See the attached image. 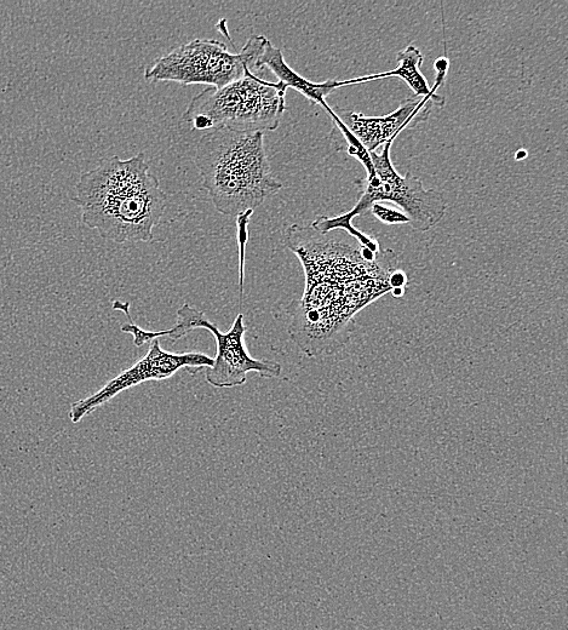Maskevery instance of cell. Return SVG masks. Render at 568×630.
I'll return each mask as SVG.
<instances>
[{
	"instance_id": "1",
	"label": "cell",
	"mask_w": 568,
	"mask_h": 630,
	"mask_svg": "<svg viewBox=\"0 0 568 630\" xmlns=\"http://www.w3.org/2000/svg\"><path fill=\"white\" fill-rule=\"evenodd\" d=\"M73 202L82 210L84 225L97 229L103 239L151 243L168 196L140 153L126 160L102 159L97 168L80 176Z\"/></svg>"
},
{
	"instance_id": "2",
	"label": "cell",
	"mask_w": 568,
	"mask_h": 630,
	"mask_svg": "<svg viewBox=\"0 0 568 630\" xmlns=\"http://www.w3.org/2000/svg\"><path fill=\"white\" fill-rule=\"evenodd\" d=\"M195 164L212 203L223 215L237 217L255 210L284 186L272 173L263 133L209 131L198 142Z\"/></svg>"
},
{
	"instance_id": "3",
	"label": "cell",
	"mask_w": 568,
	"mask_h": 630,
	"mask_svg": "<svg viewBox=\"0 0 568 630\" xmlns=\"http://www.w3.org/2000/svg\"><path fill=\"white\" fill-rule=\"evenodd\" d=\"M389 291L388 276L306 284L301 299L286 307L290 339L309 358L334 353L348 341L354 315Z\"/></svg>"
},
{
	"instance_id": "4",
	"label": "cell",
	"mask_w": 568,
	"mask_h": 630,
	"mask_svg": "<svg viewBox=\"0 0 568 630\" xmlns=\"http://www.w3.org/2000/svg\"><path fill=\"white\" fill-rule=\"evenodd\" d=\"M283 83L258 78L246 68L244 76L225 87L206 88L189 103L183 120L192 130L232 129L263 133L279 128L286 110Z\"/></svg>"
},
{
	"instance_id": "5",
	"label": "cell",
	"mask_w": 568,
	"mask_h": 630,
	"mask_svg": "<svg viewBox=\"0 0 568 630\" xmlns=\"http://www.w3.org/2000/svg\"><path fill=\"white\" fill-rule=\"evenodd\" d=\"M392 143H386L381 151L370 153L375 174L370 179L357 182L363 192L354 208L336 217H317L311 225L315 231L327 233L343 229L351 233L354 231L355 217L366 214L376 203L386 202L397 205L409 217L410 227L418 232H428L444 219L447 203L443 193L427 189L411 173L401 176L390 159Z\"/></svg>"
},
{
	"instance_id": "6",
	"label": "cell",
	"mask_w": 568,
	"mask_h": 630,
	"mask_svg": "<svg viewBox=\"0 0 568 630\" xmlns=\"http://www.w3.org/2000/svg\"><path fill=\"white\" fill-rule=\"evenodd\" d=\"M197 329L208 330L215 337L216 357L211 368L206 369V382L210 386L215 388L244 386L250 372H256L262 378L280 377L281 365L279 363L274 360L252 358L248 352L244 339L248 328L244 323L243 314L237 315L231 329L222 332L205 317L203 312L185 303L177 311L175 326L169 330L147 331L133 323L126 325L125 332L133 335L136 347H142L164 336H168L175 343Z\"/></svg>"
},
{
	"instance_id": "7",
	"label": "cell",
	"mask_w": 568,
	"mask_h": 630,
	"mask_svg": "<svg viewBox=\"0 0 568 630\" xmlns=\"http://www.w3.org/2000/svg\"><path fill=\"white\" fill-rule=\"evenodd\" d=\"M265 36H252L238 54L215 39H193L179 45L153 63L145 72L149 83L175 82L181 85L204 84L220 89L244 76L254 67L266 42Z\"/></svg>"
},
{
	"instance_id": "8",
	"label": "cell",
	"mask_w": 568,
	"mask_h": 630,
	"mask_svg": "<svg viewBox=\"0 0 568 630\" xmlns=\"http://www.w3.org/2000/svg\"><path fill=\"white\" fill-rule=\"evenodd\" d=\"M212 364H214V358L209 357V355L199 352H165L160 345V340H154L151 342L145 357L131 368L120 372L118 376L112 378L90 397L73 403L68 416L73 423H78L130 388L146 382L168 380L180 370H185L191 375H197L198 372L211 368Z\"/></svg>"
},
{
	"instance_id": "9",
	"label": "cell",
	"mask_w": 568,
	"mask_h": 630,
	"mask_svg": "<svg viewBox=\"0 0 568 630\" xmlns=\"http://www.w3.org/2000/svg\"><path fill=\"white\" fill-rule=\"evenodd\" d=\"M429 103L424 97L413 96L401 102L397 110L387 116L374 118L340 107L332 108V111L365 150L372 153L386 143L393 142L406 128L426 122L430 113Z\"/></svg>"
},
{
	"instance_id": "10",
	"label": "cell",
	"mask_w": 568,
	"mask_h": 630,
	"mask_svg": "<svg viewBox=\"0 0 568 630\" xmlns=\"http://www.w3.org/2000/svg\"><path fill=\"white\" fill-rule=\"evenodd\" d=\"M254 67L257 70L267 67L286 88L298 91L307 100L311 101L313 105L323 107L325 111L329 108L326 97L338 89V80L336 79H329L323 83H314L300 76L286 63L283 51L274 47L268 38L257 56Z\"/></svg>"
},
{
	"instance_id": "11",
	"label": "cell",
	"mask_w": 568,
	"mask_h": 630,
	"mask_svg": "<svg viewBox=\"0 0 568 630\" xmlns=\"http://www.w3.org/2000/svg\"><path fill=\"white\" fill-rule=\"evenodd\" d=\"M397 59L399 65L393 71L371 74V76L349 80H340V82H338V88L369 83L372 82V80L398 77L409 85V88L415 96L424 97V99H428L432 105L443 108L446 103L445 97L435 94V90L430 89L426 77L421 73L423 55L420 49H417L415 45H409L405 50L400 51L397 55Z\"/></svg>"
},
{
	"instance_id": "12",
	"label": "cell",
	"mask_w": 568,
	"mask_h": 630,
	"mask_svg": "<svg viewBox=\"0 0 568 630\" xmlns=\"http://www.w3.org/2000/svg\"><path fill=\"white\" fill-rule=\"evenodd\" d=\"M254 214V210L245 211V213L237 216L238 222V240H239V292H240V301L243 300L244 297V267H245V248L246 243H248L249 232L248 226L250 217Z\"/></svg>"
},
{
	"instance_id": "13",
	"label": "cell",
	"mask_w": 568,
	"mask_h": 630,
	"mask_svg": "<svg viewBox=\"0 0 568 630\" xmlns=\"http://www.w3.org/2000/svg\"><path fill=\"white\" fill-rule=\"evenodd\" d=\"M371 211L378 220L384 223V225H411L409 217H407L403 211L389 208L382 203H376L371 206Z\"/></svg>"
}]
</instances>
